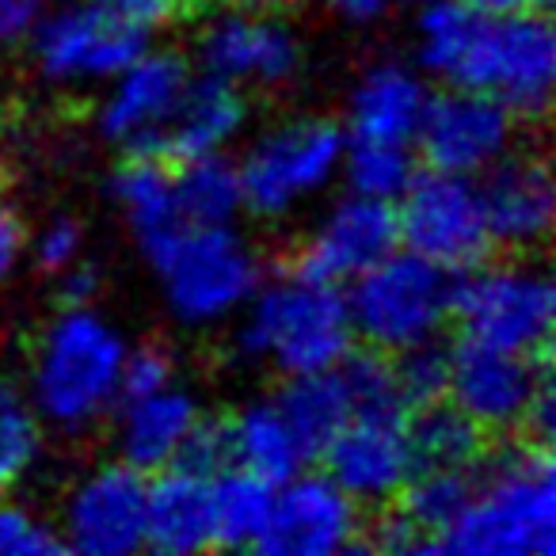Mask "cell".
I'll use <instances>...</instances> for the list:
<instances>
[{"label":"cell","mask_w":556,"mask_h":556,"mask_svg":"<svg viewBox=\"0 0 556 556\" xmlns=\"http://www.w3.org/2000/svg\"><path fill=\"white\" fill-rule=\"evenodd\" d=\"M325 472L358 503L386 507L408 484L416 457L404 408H355L320 450Z\"/></svg>","instance_id":"cell-16"},{"label":"cell","mask_w":556,"mask_h":556,"mask_svg":"<svg viewBox=\"0 0 556 556\" xmlns=\"http://www.w3.org/2000/svg\"><path fill=\"white\" fill-rule=\"evenodd\" d=\"M248 118H252V108H248L244 88L206 77V73L199 77L191 73L184 96L176 100L149 153L164 156L168 164H184L210 153H232V146L244 138Z\"/></svg>","instance_id":"cell-22"},{"label":"cell","mask_w":556,"mask_h":556,"mask_svg":"<svg viewBox=\"0 0 556 556\" xmlns=\"http://www.w3.org/2000/svg\"><path fill=\"white\" fill-rule=\"evenodd\" d=\"M363 538V507L328 472L302 469L275 484L255 553L263 556H336Z\"/></svg>","instance_id":"cell-15"},{"label":"cell","mask_w":556,"mask_h":556,"mask_svg":"<svg viewBox=\"0 0 556 556\" xmlns=\"http://www.w3.org/2000/svg\"><path fill=\"white\" fill-rule=\"evenodd\" d=\"M480 12H495V16H515V12H545L548 0H469Z\"/></svg>","instance_id":"cell-42"},{"label":"cell","mask_w":556,"mask_h":556,"mask_svg":"<svg viewBox=\"0 0 556 556\" xmlns=\"http://www.w3.org/2000/svg\"><path fill=\"white\" fill-rule=\"evenodd\" d=\"M108 199L138 244L179 222L172 164L156 153H123L108 179Z\"/></svg>","instance_id":"cell-25"},{"label":"cell","mask_w":556,"mask_h":556,"mask_svg":"<svg viewBox=\"0 0 556 556\" xmlns=\"http://www.w3.org/2000/svg\"><path fill=\"white\" fill-rule=\"evenodd\" d=\"M396 248V214L393 202L370 194L343 191L325 206V214L305 229L294 248L290 267L332 287H348L366 267Z\"/></svg>","instance_id":"cell-18"},{"label":"cell","mask_w":556,"mask_h":556,"mask_svg":"<svg viewBox=\"0 0 556 556\" xmlns=\"http://www.w3.org/2000/svg\"><path fill=\"white\" fill-rule=\"evenodd\" d=\"M472 472L477 469H434V465H416L408 484L396 495V515L424 538L427 553H439V541L450 526L457 522L462 507L469 503Z\"/></svg>","instance_id":"cell-28"},{"label":"cell","mask_w":556,"mask_h":556,"mask_svg":"<svg viewBox=\"0 0 556 556\" xmlns=\"http://www.w3.org/2000/svg\"><path fill=\"white\" fill-rule=\"evenodd\" d=\"M480 210L495 252H533L556 222V179L545 153L515 146L477 176Z\"/></svg>","instance_id":"cell-19"},{"label":"cell","mask_w":556,"mask_h":556,"mask_svg":"<svg viewBox=\"0 0 556 556\" xmlns=\"http://www.w3.org/2000/svg\"><path fill=\"white\" fill-rule=\"evenodd\" d=\"M222 439H225V465H237L255 477L282 484L294 472L309 469L317 457L305 446V439L294 431V424L287 419L282 404L275 401V393L252 396L240 404L232 416L222 419Z\"/></svg>","instance_id":"cell-24"},{"label":"cell","mask_w":556,"mask_h":556,"mask_svg":"<svg viewBox=\"0 0 556 556\" xmlns=\"http://www.w3.org/2000/svg\"><path fill=\"white\" fill-rule=\"evenodd\" d=\"M27 62L42 85L58 92L103 88L149 47V31L111 16L96 0H50L24 39Z\"/></svg>","instance_id":"cell-10"},{"label":"cell","mask_w":556,"mask_h":556,"mask_svg":"<svg viewBox=\"0 0 556 556\" xmlns=\"http://www.w3.org/2000/svg\"><path fill=\"white\" fill-rule=\"evenodd\" d=\"M85 252H88L85 225H80L73 214H54L39 225L35 237H27L24 260H31L47 278H58L62 270H70L73 263L85 260Z\"/></svg>","instance_id":"cell-35"},{"label":"cell","mask_w":556,"mask_h":556,"mask_svg":"<svg viewBox=\"0 0 556 556\" xmlns=\"http://www.w3.org/2000/svg\"><path fill=\"white\" fill-rule=\"evenodd\" d=\"M111 419H115V434H111L115 457L149 477L164 465L184 462L199 427L206 424V412L191 389L172 381L156 393L123 396Z\"/></svg>","instance_id":"cell-20"},{"label":"cell","mask_w":556,"mask_h":556,"mask_svg":"<svg viewBox=\"0 0 556 556\" xmlns=\"http://www.w3.org/2000/svg\"><path fill=\"white\" fill-rule=\"evenodd\" d=\"M484 465V462H480ZM556 548V480L548 442H518L472 472L469 503L442 533L454 556H548Z\"/></svg>","instance_id":"cell-5"},{"label":"cell","mask_w":556,"mask_h":556,"mask_svg":"<svg viewBox=\"0 0 556 556\" xmlns=\"http://www.w3.org/2000/svg\"><path fill=\"white\" fill-rule=\"evenodd\" d=\"M214 472L191 462L164 465L146 480V548L191 556L214 548Z\"/></svg>","instance_id":"cell-23"},{"label":"cell","mask_w":556,"mask_h":556,"mask_svg":"<svg viewBox=\"0 0 556 556\" xmlns=\"http://www.w3.org/2000/svg\"><path fill=\"white\" fill-rule=\"evenodd\" d=\"M176 210L187 225H237L244 217V191L232 153H210L172 164Z\"/></svg>","instance_id":"cell-26"},{"label":"cell","mask_w":556,"mask_h":556,"mask_svg":"<svg viewBox=\"0 0 556 556\" xmlns=\"http://www.w3.org/2000/svg\"><path fill=\"white\" fill-rule=\"evenodd\" d=\"M47 424L27 401L24 381L0 374V495H12L42 462Z\"/></svg>","instance_id":"cell-31"},{"label":"cell","mask_w":556,"mask_h":556,"mask_svg":"<svg viewBox=\"0 0 556 556\" xmlns=\"http://www.w3.org/2000/svg\"><path fill=\"white\" fill-rule=\"evenodd\" d=\"M244 9H263V12H290V9H302L309 0H237Z\"/></svg>","instance_id":"cell-43"},{"label":"cell","mask_w":556,"mask_h":556,"mask_svg":"<svg viewBox=\"0 0 556 556\" xmlns=\"http://www.w3.org/2000/svg\"><path fill=\"white\" fill-rule=\"evenodd\" d=\"M348 134L328 115H290L270 123L237 156L244 214L287 222L340 184Z\"/></svg>","instance_id":"cell-6"},{"label":"cell","mask_w":556,"mask_h":556,"mask_svg":"<svg viewBox=\"0 0 556 556\" xmlns=\"http://www.w3.org/2000/svg\"><path fill=\"white\" fill-rule=\"evenodd\" d=\"M214 548H255L267 526L275 484L237 465L214 469Z\"/></svg>","instance_id":"cell-30"},{"label":"cell","mask_w":556,"mask_h":556,"mask_svg":"<svg viewBox=\"0 0 556 556\" xmlns=\"http://www.w3.org/2000/svg\"><path fill=\"white\" fill-rule=\"evenodd\" d=\"M446 401L457 404L484 434L553 439V378L545 355H515L462 340L450 348Z\"/></svg>","instance_id":"cell-9"},{"label":"cell","mask_w":556,"mask_h":556,"mask_svg":"<svg viewBox=\"0 0 556 556\" xmlns=\"http://www.w3.org/2000/svg\"><path fill=\"white\" fill-rule=\"evenodd\" d=\"M191 73L194 70L184 54L146 47L100 88L92 130L100 134V141L123 149V153H149L176 100L184 96Z\"/></svg>","instance_id":"cell-17"},{"label":"cell","mask_w":556,"mask_h":556,"mask_svg":"<svg viewBox=\"0 0 556 556\" xmlns=\"http://www.w3.org/2000/svg\"><path fill=\"white\" fill-rule=\"evenodd\" d=\"M427 100H431V85L416 62H404V58L370 62L351 85L343 134H348V141L416 146Z\"/></svg>","instance_id":"cell-21"},{"label":"cell","mask_w":556,"mask_h":556,"mask_svg":"<svg viewBox=\"0 0 556 556\" xmlns=\"http://www.w3.org/2000/svg\"><path fill=\"white\" fill-rule=\"evenodd\" d=\"M404 4H412V9H419V4H431V0H404Z\"/></svg>","instance_id":"cell-44"},{"label":"cell","mask_w":556,"mask_h":556,"mask_svg":"<svg viewBox=\"0 0 556 556\" xmlns=\"http://www.w3.org/2000/svg\"><path fill=\"white\" fill-rule=\"evenodd\" d=\"M396 244L434 267L462 275L495 252L480 210L477 179L424 168L396 194Z\"/></svg>","instance_id":"cell-11"},{"label":"cell","mask_w":556,"mask_h":556,"mask_svg":"<svg viewBox=\"0 0 556 556\" xmlns=\"http://www.w3.org/2000/svg\"><path fill=\"white\" fill-rule=\"evenodd\" d=\"M54 282H58V298H62V305H92L96 294H100V270H96L88 260L73 263V267L62 270Z\"/></svg>","instance_id":"cell-40"},{"label":"cell","mask_w":556,"mask_h":556,"mask_svg":"<svg viewBox=\"0 0 556 556\" xmlns=\"http://www.w3.org/2000/svg\"><path fill=\"white\" fill-rule=\"evenodd\" d=\"M408 442L416 465L434 469H477L484 462L488 434L465 416L446 396L431 404H419L408 412Z\"/></svg>","instance_id":"cell-27"},{"label":"cell","mask_w":556,"mask_h":556,"mask_svg":"<svg viewBox=\"0 0 556 556\" xmlns=\"http://www.w3.org/2000/svg\"><path fill=\"white\" fill-rule=\"evenodd\" d=\"M27 255V225L9 202H0V290L16 278L20 263Z\"/></svg>","instance_id":"cell-39"},{"label":"cell","mask_w":556,"mask_h":556,"mask_svg":"<svg viewBox=\"0 0 556 556\" xmlns=\"http://www.w3.org/2000/svg\"><path fill=\"white\" fill-rule=\"evenodd\" d=\"M416 149L389 146V141H348L340 179L348 191L370 194L381 202H396V194L416 176Z\"/></svg>","instance_id":"cell-32"},{"label":"cell","mask_w":556,"mask_h":556,"mask_svg":"<svg viewBox=\"0 0 556 556\" xmlns=\"http://www.w3.org/2000/svg\"><path fill=\"white\" fill-rule=\"evenodd\" d=\"M518 123L522 118L495 96L442 85V92L427 100L412 149L427 168L477 179L518 146Z\"/></svg>","instance_id":"cell-12"},{"label":"cell","mask_w":556,"mask_h":556,"mask_svg":"<svg viewBox=\"0 0 556 556\" xmlns=\"http://www.w3.org/2000/svg\"><path fill=\"white\" fill-rule=\"evenodd\" d=\"M96 4L108 9L111 16L141 27V31H156V27L172 24L184 9V0H96Z\"/></svg>","instance_id":"cell-37"},{"label":"cell","mask_w":556,"mask_h":556,"mask_svg":"<svg viewBox=\"0 0 556 556\" xmlns=\"http://www.w3.org/2000/svg\"><path fill=\"white\" fill-rule=\"evenodd\" d=\"M179 381V358L164 343H130L123 358V396L156 393Z\"/></svg>","instance_id":"cell-36"},{"label":"cell","mask_w":556,"mask_h":556,"mask_svg":"<svg viewBox=\"0 0 556 556\" xmlns=\"http://www.w3.org/2000/svg\"><path fill=\"white\" fill-rule=\"evenodd\" d=\"M450 294L454 275L401 244L343 287L355 343L381 355L439 340L450 325Z\"/></svg>","instance_id":"cell-8"},{"label":"cell","mask_w":556,"mask_h":556,"mask_svg":"<svg viewBox=\"0 0 556 556\" xmlns=\"http://www.w3.org/2000/svg\"><path fill=\"white\" fill-rule=\"evenodd\" d=\"M416 65L439 85L488 92L538 123L553 108L556 31L545 12L495 16L469 0H431L416 16Z\"/></svg>","instance_id":"cell-1"},{"label":"cell","mask_w":556,"mask_h":556,"mask_svg":"<svg viewBox=\"0 0 556 556\" xmlns=\"http://www.w3.org/2000/svg\"><path fill=\"white\" fill-rule=\"evenodd\" d=\"M355 351L343 287L302 270L263 278L252 302L232 320V355L248 366H267L282 378L336 370Z\"/></svg>","instance_id":"cell-3"},{"label":"cell","mask_w":556,"mask_h":556,"mask_svg":"<svg viewBox=\"0 0 556 556\" xmlns=\"http://www.w3.org/2000/svg\"><path fill=\"white\" fill-rule=\"evenodd\" d=\"M450 320L462 340L515 355H548L556 328L553 278L526 252H510L507 260L488 255L454 275Z\"/></svg>","instance_id":"cell-7"},{"label":"cell","mask_w":556,"mask_h":556,"mask_svg":"<svg viewBox=\"0 0 556 556\" xmlns=\"http://www.w3.org/2000/svg\"><path fill=\"white\" fill-rule=\"evenodd\" d=\"M65 553L62 533L47 515L20 500L0 495V556H58Z\"/></svg>","instance_id":"cell-34"},{"label":"cell","mask_w":556,"mask_h":556,"mask_svg":"<svg viewBox=\"0 0 556 556\" xmlns=\"http://www.w3.org/2000/svg\"><path fill=\"white\" fill-rule=\"evenodd\" d=\"M275 401L282 404V412H287V419L294 424V431L305 439V446L313 450V457H320L325 442L332 439L343 419L351 416V396H348V386H343L340 366H336V370L282 378V386L275 389Z\"/></svg>","instance_id":"cell-29"},{"label":"cell","mask_w":556,"mask_h":556,"mask_svg":"<svg viewBox=\"0 0 556 556\" xmlns=\"http://www.w3.org/2000/svg\"><path fill=\"white\" fill-rule=\"evenodd\" d=\"M396 378V393H401L404 408H419V404H431L446 396L450 381V351L439 340L416 343L408 351H396L389 355Z\"/></svg>","instance_id":"cell-33"},{"label":"cell","mask_w":556,"mask_h":556,"mask_svg":"<svg viewBox=\"0 0 556 556\" xmlns=\"http://www.w3.org/2000/svg\"><path fill=\"white\" fill-rule=\"evenodd\" d=\"M146 472L100 462L70 484L58 515L62 545L80 556H130L146 548Z\"/></svg>","instance_id":"cell-13"},{"label":"cell","mask_w":556,"mask_h":556,"mask_svg":"<svg viewBox=\"0 0 556 556\" xmlns=\"http://www.w3.org/2000/svg\"><path fill=\"white\" fill-rule=\"evenodd\" d=\"M393 4L396 0H332L336 16L355 27H370V24H378V20H386Z\"/></svg>","instance_id":"cell-41"},{"label":"cell","mask_w":556,"mask_h":556,"mask_svg":"<svg viewBox=\"0 0 556 556\" xmlns=\"http://www.w3.org/2000/svg\"><path fill=\"white\" fill-rule=\"evenodd\" d=\"M130 340L100 305H62L42 325L27 358L24 393L47 431L80 434L108 424L123 401V358Z\"/></svg>","instance_id":"cell-2"},{"label":"cell","mask_w":556,"mask_h":556,"mask_svg":"<svg viewBox=\"0 0 556 556\" xmlns=\"http://www.w3.org/2000/svg\"><path fill=\"white\" fill-rule=\"evenodd\" d=\"M168 317L187 332H214L237 320L267 278L260 248L237 225H187L138 244Z\"/></svg>","instance_id":"cell-4"},{"label":"cell","mask_w":556,"mask_h":556,"mask_svg":"<svg viewBox=\"0 0 556 556\" xmlns=\"http://www.w3.org/2000/svg\"><path fill=\"white\" fill-rule=\"evenodd\" d=\"M194 62L206 77L237 88H282L302 73L305 50L282 12L229 9L202 24Z\"/></svg>","instance_id":"cell-14"},{"label":"cell","mask_w":556,"mask_h":556,"mask_svg":"<svg viewBox=\"0 0 556 556\" xmlns=\"http://www.w3.org/2000/svg\"><path fill=\"white\" fill-rule=\"evenodd\" d=\"M50 0H0V54L24 47Z\"/></svg>","instance_id":"cell-38"}]
</instances>
